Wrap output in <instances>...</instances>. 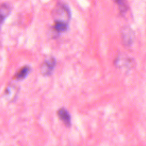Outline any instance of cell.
Segmentation results:
<instances>
[{
  "mask_svg": "<svg viewBox=\"0 0 146 146\" xmlns=\"http://www.w3.org/2000/svg\"><path fill=\"white\" fill-rule=\"evenodd\" d=\"M31 71V68L29 66H24L21 67L15 74L14 78L17 80H21L26 78L29 74Z\"/></svg>",
  "mask_w": 146,
  "mask_h": 146,
  "instance_id": "6",
  "label": "cell"
},
{
  "mask_svg": "<svg viewBox=\"0 0 146 146\" xmlns=\"http://www.w3.org/2000/svg\"><path fill=\"white\" fill-rule=\"evenodd\" d=\"M57 115L66 127H70L71 124V117L66 109L64 108H59L57 111Z\"/></svg>",
  "mask_w": 146,
  "mask_h": 146,
  "instance_id": "4",
  "label": "cell"
},
{
  "mask_svg": "<svg viewBox=\"0 0 146 146\" xmlns=\"http://www.w3.org/2000/svg\"><path fill=\"white\" fill-rule=\"evenodd\" d=\"M52 27L54 30L57 33L64 32L68 27V22L60 20H55Z\"/></svg>",
  "mask_w": 146,
  "mask_h": 146,
  "instance_id": "7",
  "label": "cell"
},
{
  "mask_svg": "<svg viewBox=\"0 0 146 146\" xmlns=\"http://www.w3.org/2000/svg\"><path fill=\"white\" fill-rule=\"evenodd\" d=\"M121 38L125 46H129L133 42L135 34L132 30L129 27H125L121 31Z\"/></svg>",
  "mask_w": 146,
  "mask_h": 146,
  "instance_id": "3",
  "label": "cell"
},
{
  "mask_svg": "<svg viewBox=\"0 0 146 146\" xmlns=\"http://www.w3.org/2000/svg\"><path fill=\"white\" fill-rule=\"evenodd\" d=\"M17 89L15 87L13 86V85H10L5 90V95L6 96V98H8V96L9 98H14L15 95L16 94H16L15 92H14V90Z\"/></svg>",
  "mask_w": 146,
  "mask_h": 146,
  "instance_id": "9",
  "label": "cell"
},
{
  "mask_svg": "<svg viewBox=\"0 0 146 146\" xmlns=\"http://www.w3.org/2000/svg\"><path fill=\"white\" fill-rule=\"evenodd\" d=\"M56 64V60L53 56L47 58L42 63L40 67V73L43 76H50L52 75Z\"/></svg>",
  "mask_w": 146,
  "mask_h": 146,
  "instance_id": "2",
  "label": "cell"
},
{
  "mask_svg": "<svg viewBox=\"0 0 146 146\" xmlns=\"http://www.w3.org/2000/svg\"><path fill=\"white\" fill-rule=\"evenodd\" d=\"M11 12V7L7 3H2L0 5V28Z\"/></svg>",
  "mask_w": 146,
  "mask_h": 146,
  "instance_id": "5",
  "label": "cell"
},
{
  "mask_svg": "<svg viewBox=\"0 0 146 146\" xmlns=\"http://www.w3.org/2000/svg\"><path fill=\"white\" fill-rule=\"evenodd\" d=\"M117 5L120 11L122 13H125L128 10V6L125 0H113Z\"/></svg>",
  "mask_w": 146,
  "mask_h": 146,
  "instance_id": "8",
  "label": "cell"
},
{
  "mask_svg": "<svg viewBox=\"0 0 146 146\" xmlns=\"http://www.w3.org/2000/svg\"><path fill=\"white\" fill-rule=\"evenodd\" d=\"M55 20H60L68 22L71 18V11L68 6L64 4H59L54 10Z\"/></svg>",
  "mask_w": 146,
  "mask_h": 146,
  "instance_id": "1",
  "label": "cell"
}]
</instances>
